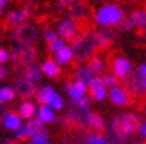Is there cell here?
<instances>
[{"instance_id": "obj_35", "label": "cell", "mask_w": 146, "mask_h": 144, "mask_svg": "<svg viewBox=\"0 0 146 144\" xmlns=\"http://www.w3.org/2000/svg\"><path fill=\"white\" fill-rule=\"evenodd\" d=\"M42 36H44V40L49 45L51 42H54L55 39H58L59 37V35H58V32H56V29H52V28H45L44 29V33H42Z\"/></svg>"}, {"instance_id": "obj_20", "label": "cell", "mask_w": 146, "mask_h": 144, "mask_svg": "<svg viewBox=\"0 0 146 144\" xmlns=\"http://www.w3.org/2000/svg\"><path fill=\"white\" fill-rule=\"evenodd\" d=\"M40 69H42L44 76L49 78V79H55L61 74V65L55 59H45L44 62L40 64Z\"/></svg>"}, {"instance_id": "obj_9", "label": "cell", "mask_w": 146, "mask_h": 144, "mask_svg": "<svg viewBox=\"0 0 146 144\" xmlns=\"http://www.w3.org/2000/svg\"><path fill=\"white\" fill-rule=\"evenodd\" d=\"M56 32H58L59 37H62L64 40H67V42H72V40L81 33L77 20H74L71 17L61 19L56 25Z\"/></svg>"}, {"instance_id": "obj_41", "label": "cell", "mask_w": 146, "mask_h": 144, "mask_svg": "<svg viewBox=\"0 0 146 144\" xmlns=\"http://www.w3.org/2000/svg\"><path fill=\"white\" fill-rule=\"evenodd\" d=\"M137 135L142 141H146V118L142 121V124L139 127V131H137Z\"/></svg>"}, {"instance_id": "obj_47", "label": "cell", "mask_w": 146, "mask_h": 144, "mask_svg": "<svg viewBox=\"0 0 146 144\" xmlns=\"http://www.w3.org/2000/svg\"><path fill=\"white\" fill-rule=\"evenodd\" d=\"M0 127H2V115H0Z\"/></svg>"}, {"instance_id": "obj_22", "label": "cell", "mask_w": 146, "mask_h": 144, "mask_svg": "<svg viewBox=\"0 0 146 144\" xmlns=\"http://www.w3.org/2000/svg\"><path fill=\"white\" fill-rule=\"evenodd\" d=\"M55 58V60L62 66V65H70L72 60H75V53H74V51H72V46H65V48H62L59 52H56L55 55H54Z\"/></svg>"}, {"instance_id": "obj_3", "label": "cell", "mask_w": 146, "mask_h": 144, "mask_svg": "<svg viewBox=\"0 0 146 144\" xmlns=\"http://www.w3.org/2000/svg\"><path fill=\"white\" fill-rule=\"evenodd\" d=\"M97 48L98 46H97V40H96V33L91 30L81 32L72 40V51L75 53V60L80 64L94 58Z\"/></svg>"}, {"instance_id": "obj_28", "label": "cell", "mask_w": 146, "mask_h": 144, "mask_svg": "<svg viewBox=\"0 0 146 144\" xmlns=\"http://www.w3.org/2000/svg\"><path fill=\"white\" fill-rule=\"evenodd\" d=\"M91 102H93V99L90 98V95H87V97L81 98V99H78L75 102H71L70 108L71 110H75V111H90Z\"/></svg>"}, {"instance_id": "obj_39", "label": "cell", "mask_w": 146, "mask_h": 144, "mask_svg": "<svg viewBox=\"0 0 146 144\" xmlns=\"http://www.w3.org/2000/svg\"><path fill=\"white\" fill-rule=\"evenodd\" d=\"M74 3V0H58L56 2V9L58 10H68Z\"/></svg>"}, {"instance_id": "obj_30", "label": "cell", "mask_w": 146, "mask_h": 144, "mask_svg": "<svg viewBox=\"0 0 146 144\" xmlns=\"http://www.w3.org/2000/svg\"><path fill=\"white\" fill-rule=\"evenodd\" d=\"M119 32H121V33H129V32H133V30H136L137 28H136V25H135V20H133V17H132V14H129V16H126L123 19V22L119 25Z\"/></svg>"}, {"instance_id": "obj_13", "label": "cell", "mask_w": 146, "mask_h": 144, "mask_svg": "<svg viewBox=\"0 0 146 144\" xmlns=\"http://www.w3.org/2000/svg\"><path fill=\"white\" fill-rule=\"evenodd\" d=\"M88 95L96 102H104L106 99H109V88L103 82L101 76H97L91 82V85L88 87Z\"/></svg>"}, {"instance_id": "obj_36", "label": "cell", "mask_w": 146, "mask_h": 144, "mask_svg": "<svg viewBox=\"0 0 146 144\" xmlns=\"http://www.w3.org/2000/svg\"><path fill=\"white\" fill-rule=\"evenodd\" d=\"M15 137H16V140H19V141H25V140H29V138H31V133H29V128H28V126H26V122L15 133Z\"/></svg>"}, {"instance_id": "obj_6", "label": "cell", "mask_w": 146, "mask_h": 144, "mask_svg": "<svg viewBox=\"0 0 146 144\" xmlns=\"http://www.w3.org/2000/svg\"><path fill=\"white\" fill-rule=\"evenodd\" d=\"M10 40L16 42L17 45H26V46H33V43L38 40L39 37V30L33 23H25L16 26L10 30L9 33Z\"/></svg>"}, {"instance_id": "obj_37", "label": "cell", "mask_w": 146, "mask_h": 144, "mask_svg": "<svg viewBox=\"0 0 146 144\" xmlns=\"http://www.w3.org/2000/svg\"><path fill=\"white\" fill-rule=\"evenodd\" d=\"M12 60V52L6 48H0V65H7Z\"/></svg>"}, {"instance_id": "obj_42", "label": "cell", "mask_w": 146, "mask_h": 144, "mask_svg": "<svg viewBox=\"0 0 146 144\" xmlns=\"http://www.w3.org/2000/svg\"><path fill=\"white\" fill-rule=\"evenodd\" d=\"M10 76V68L7 65H0V79H6Z\"/></svg>"}, {"instance_id": "obj_33", "label": "cell", "mask_w": 146, "mask_h": 144, "mask_svg": "<svg viewBox=\"0 0 146 144\" xmlns=\"http://www.w3.org/2000/svg\"><path fill=\"white\" fill-rule=\"evenodd\" d=\"M101 79H103V82L106 84V87L110 89V88H114V87H117L119 85V78L113 74V72H107V74H104V75H101Z\"/></svg>"}, {"instance_id": "obj_27", "label": "cell", "mask_w": 146, "mask_h": 144, "mask_svg": "<svg viewBox=\"0 0 146 144\" xmlns=\"http://www.w3.org/2000/svg\"><path fill=\"white\" fill-rule=\"evenodd\" d=\"M88 66L96 72V75H104L106 74V68H107L106 62H104L101 58H98V56H94V58H91L88 60Z\"/></svg>"}, {"instance_id": "obj_18", "label": "cell", "mask_w": 146, "mask_h": 144, "mask_svg": "<svg viewBox=\"0 0 146 144\" xmlns=\"http://www.w3.org/2000/svg\"><path fill=\"white\" fill-rule=\"evenodd\" d=\"M96 33V40H97V46L100 49H104V48H107L110 46L113 42H114V39H116V32L113 29H98L94 32Z\"/></svg>"}, {"instance_id": "obj_14", "label": "cell", "mask_w": 146, "mask_h": 144, "mask_svg": "<svg viewBox=\"0 0 146 144\" xmlns=\"http://www.w3.org/2000/svg\"><path fill=\"white\" fill-rule=\"evenodd\" d=\"M64 89H65V92H67L71 102H75V101L88 95V87L84 85L82 82L77 81V79L68 82V84H64Z\"/></svg>"}, {"instance_id": "obj_38", "label": "cell", "mask_w": 146, "mask_h": 144, "mask_svg": "<svg viewBox=\"0 0 146 144\" xmlns=\"http://www.w3.org/2000/svg\"><path fill=\"white\" fill-rule=\"evenodd\" d=\"M135 75L140 79H145L146 78V60L142 62L140 65H137V68L135 69Z\"/></svg>"}, {"instance_id": "obj_25", "label": "cell", "mask_w": 146, "mask_h": 144, "mask_svg": "<svg viewBox=\"0 0 146 144\" xmlns=\"http://www.w3.org/2000/svg\"><path fill=\"white\" fill-rule=\"evenodd\" d=\"M132 17L135 20V25L137 29H140L142 35L146 36V9H137V10H133L132 13Z\"/></svg>"}, {"instance_id": "obj_17", "label": "cell", "mask_w": 146, "mask_h": 144, "mask_svg": "<svg viewBox=\"0 0 146 144\" xmlns=\"http://www.w3.org/2000/svg\"><path fill=\"white\" fill-rule=\"evenodd\" d=\"M17 114L23 118V121H29L32 118L36 117V112H38V107L33 101L31 99H23V101H20L19 102V105H17Z\"/></svg>"}, {"instance_id": "obj_21", "label": "cell", "mask_w": 146, "mask_h": 144, "mask_svg": "<svg viewBox=\"0 0 146 144\" xmlns=\"http://www.w3.org/2000/svg\"><path fill=\"white\" fill-rule=\"evenodd\" d=\"M36 118L45 126L52 124V122L56 121V111H54L48 105H39L38 107V112H36Z\"/></svg>"}, {"instance_id": "obj_4", "label": "cell", "mask_w": 146, "mask_h": 144, "mask_svg": "<svg viewBox=\"0 0 146 144\" xmlns=\"http://www.w3.org/2000/svg\"><path fill=\"white\" fill-rule=\"evenodd\" d=\"M67 115L72 120V122H77L82 128H88L93 133H103L107 128L104 118L93 111H75L70 108V112Z\"/></svg>"}, {"instance_id": "obj_48", "label": "cell", "mask_w": 146, "mask_h": 144, "mask_svg": "<svg viewBox=\"0 0 146 144\" xmlns=\"http://www.w3.org/2000/svg\"><path fill=\"white\" fill-rule=\"evenodd\" d=\"M143 111H145V117H146V107H145V110H143Z\"/></svg>"}, {"instance_id": "obj_32", "label": "cell", "mask_w": 146, "mask_h": 144, "mask_svg": "<svg viewBox=\"0 0 146 144\" xmlns=\"http://www.w3.org/2000/svg\"><path fill=\"white\" fill-rule=\"evenodd\" d=\"M29 144H52L49 135L46 131H42L39 134H35L29 138Z\"/></svg>"}, {"instance_id": "obj_40", "label": "cell", "mask_w": 146, "mask_h": 144, "mask_svg": "<svg viewBox=\"0 0 146 144\" xmlns=\"http://www.w3.org/2000/svg\"><path fill=\"white\" fill-rule=\"evenodd\" d=\"M56 121L59 122V124H62L64 127H71V126L74 124L72 120H71L67 114H65V115H62V117H59V118H56Z\"/></svg>"}, {"instance_id": "obj_5", "label": "cell", "mask_w": 146, "mask_h": 144, "mask_svg": "<svg viewBox=\"0 0 146 144\" xmlns=\"http://www.w3.org/2000/svg\"><path fill=\"white\" fill-rule=\"evenodd\" d=\"M36 101L40 105H48L54 111H62L65 108V99L62 97L54 85H42L39 87L36 92Z\"/></svg>"}, {"instance_id": "obj_16", "label": "cell", "mask_w": 146, "mask_h": 144, "mask_svg": "<svg viewBox=\"0 0 146 144\" xmlns=\"http://www.w3.org/2000/svg\"><path fill=\"white\" fill-rule=\"evenodd\" d=\"M31 16H32L31 7H22V9H16V10L9 12L6 16V20L12 28H16V26L28 23V19H31Z\"/></svg>"}, {"instance_id": "obj_34", "label": "cell", "mask_w": 146, "mask_h": 144, "mask_svg": "<svg viewBox=\"0 0 146 144\" xmlns=\"http://www.w3.org/2000/svg\"><path fill=\"white\" fill-rule=\"evenodd\" d=\"M67 46V40H64L62 37H58V39H55L54 42H51L49 45H48V49L51 51V53H56V52H59L62 48H65Z\"/></svg>"}, {"instance_id": "obj_10", "label": "cell", "mask_w": 146, "mask_h": 144, "mask_svg": "<svg viewBox=\"0 0 146 144\" xmlns=\"http://www.w3.org/2000/svg\"><path fill=\"white\" fill-rule=\"evenodd\" d=\"M109 101L117 108H124L130 104L132 94L124 87V84H119L117 87L109 89Z\"/></svg>"}, {"instance_id": "obj_43", "label": "cell", "mask_w": 146, "mask_h": 144, "mask_svg": "<svg viewBox=\"0 0 146 144\" xmlns=\"http://www.w3.org/2000/svg\"><path fill=\"white\" fill-rule=\"evenodd\" d=\"M9 2H10V0H0V14L5 12V7H6V5H7Z\"/></svg>"}, {"instance_id": "obj_31", "label": "cell", "mask_w": 146, "mask_h": 144, "mask_svg": "<svg viewBox=\"0 0 146 144\" xmlns=\"http://www.w3.org/2000/svg\"><path fill=\"white\" fill-rule=\"evenodd\" d=\"M26 126H28V128H29L31 137L35 135V134H39V133L45 131V124H42V122H40L36 117L32 118V120H29V121H26Z\"/></svg>"}, {"instance_id": "obj_46", "label": "cell", "mask_w": 146, "mask_h": 144, "mask_svg": "<svg viewBox=\"0 0 146 144\" xmlns=\"http://www.w3.org/2000/svg\"><path fill=\"white\" fill-rule=\"evenodd\" d=\"M142 85H143V89L146 91V78H145V79H142Z\"/></svg>"}, {"instance_id": "obj_11", "label": "cell", "mask_w": 146, "mask_h": 144, "mask_svg": "<svg viewBox=\"0 0 146 144\" xmlns=\"http://www.w3.org/2000/svg\"><path fill=\"white\" fill-rule=\"evenodd\" d=\"M111 72L120 79V81H126L135 71L132 62L124 58V56H116L111 62Z\"/></svg>"}, {"instance_id": "obj_15", "label": "cell", "mask_w": 146, "mask_h": 144, "mask_svg": "<svg viewBox=\"0 0 146 144\" xmlns=\"http://www.w3.org/2000/svg\"><path fill=\"white\" fill-rule=\"evenodd\" d=\"M23 124H25L23 118L17 114V111L9 110V111H6V112L2 115V126H3V128L7 130V131L16 133Z\"/></svg>"}, {"instance_id": "obj_23", "label": "cell", "mask_w": 146, "mask_h": 144, "mask_svg": "<svg viewBox=\"0 0 146 144\" xmlns=\"http://www.w3.org/2000/svg\"><path fill=\"white\" fill-rule=\"evenodd\" d=\"M124 87L130 91V94H135V95H142V94L146 92V91L143 89V85H142V79L137 78V76L135 75V72H133L126 81H124Z\"/></svg>"}, {"instance_id": "obj_8", "label": "cell", "mask_w": 146, "mask_h": 144, "mask_svg": "<svg viewBox=\"0 0 146 144\" xmlns=\"http://www.w3.org/2000/svg\"><path fill=\"white\" fill-rule=\"evenodd\" d=\"M15 88L17 91V95H20L23 99H31L32 97H36L39 84L22 71L15 78Z\"/></svg>"}, {"instance_id": "obj_24", "label": "cell", "mask_w": 146, "mask_h": 144, "mask_svg": "<svg viewBox=\"0 0 146 144\" xmlns=\"http://www.w3.org/2000/svg\"><path fill=\"white\" fill-rule=\"evenodd\" d=\"M17 97V91L15 85H2L0 87V105H5L7 102H13Z\"/></svg>"}, {"instance_id": "obj_7", "label": "cell", "mask_w": 146, "mask_h": 144, "mask_svg": "<svg viewBox=\"0 0 146 144\" xmlns=\"http://www.w3.org/2000/svg\"><path fill=\"white\" fill-rule=\"evenodd\" d=\"M36 60V51L33 46H26V45H17L12 51V60L10 62L17 68V69H26L31 65L35 64Z\"/></svg>"}, {"instance_id": "obj_2", "label": "cell", "mask_w": 146, "mask_h": 144, "mask_svg": "<svg viewBox=\"0 0 146 144\" xmlns=\"http://www.w3.org/2000/svg\"><path fill=\"white\" fill-rule=\"evenodd\" d=\"M126 17L121 6L116 3H104L94 13V23L101 29H113L119 28V25Z\"/></svg>"}, {"instance_id": "obj_29", "label": "cell", "mask_w": 146, "mask_h": 144, "mask_svg": "<svg viewBox=\"0 0 146 144\" xmlns=\"http://www.w3.org/2000/svg\"><path fill=\"white\" fill-rule=\"evenodd\" d=\"M23 72H25L28 76H31L33 81H36L38 84H40V81H42V76H44V74H42V69H40V65H36V64H33V65H31L29 68H26Z\"/></svg>"}, {"instance_id": "obj_19", "label": "cell", "mask_w": 146, "mask_h": 144, "mask_svg": "<svg viewBox=\"0 0 146 144\" xmlns=\"http://www.w3.org/2000/svg\"><path fill=\"white\" fill-rule=\"evenodd\" d=\"M97 76H98V75H96V72L88 66V64H87V65H80V66L75 69V79L80 81V82H82V84L87 85V87L91 85V82H93Z\"/></svg>"}, {"instance_id": "obj_1", "label": "cell", "mask_w": 146, "mask_h": 144, "mask_svg": "<svg viewBox=\"0 0 146 144\" xmlns=\"http://www.w3.org/2000/svg\"><path fill=\"white\" fill-rule=\"evenodd\" d=\"M142 120L137 112L124 111L111 117L107 122V137L110 144H132L133 137L137 135Z\"/></svg>"}, {"instance_id": "obj_12", "label": "cell", "mask_w": 146, "mask_h": 144, "mask_svg": "<svg viewBox=\"0 0 146 144\" xmlns=\"http://www.w3.org/2000/svg\"><path fill=\"white\" fill-rule=\"evenodd\" d=\"M74 143L75 144H110V140L107 135L101 133L80 130L74 137Z\"/></svg>"}, {"instance_id": "obj_26", "label": "cell", "mask_w": 146, "mask_h": 144, "mask_svg": "<svg viewBox=\"0 0 146 144\" xmlns=\"http://www.w3.org/2000/svg\"><path fill=\"white\" fill-rule=\"evenodd\" d=\"M68 10H70V13H71V19L80 20V19H82V17L86 16V13H87V6H86V3L82 2V0H74L72 6H71Z\"/></svg>"}, {"instance_id": "obj_45", "label": "cell", "mask_w": 146, "mask_h": 144, "mask_svg": "<svg viewBox=\"0 0 146 144\" xmlns=\"http://www.w3.org/2000/svg\"><path fill=\"white\" fill-rule=\"evenodd\" d=\"M132 144H146V141H142V140H135V141H132Z\"/></svg>"}, {"instance_id": "obj_44", "label": "cell", "mask_w": 146, "mask_h": 144, "mask_svg": "<svg viewBox=\"0 0 146 144\" xmlns=\"http://www.w3.org/2000/svg\"><path fill=\"white\" fill-rule=\"evenodd\" d=\"M0 144H17V143L12 140H0Z\"/></svg>"}]
</instances>
